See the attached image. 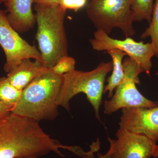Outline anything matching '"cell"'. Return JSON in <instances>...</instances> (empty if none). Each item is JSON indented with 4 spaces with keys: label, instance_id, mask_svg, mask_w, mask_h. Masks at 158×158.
<instances>
[{
    "label": "cell",
    "instance_id": "obj_8",
    "mask_svg": "<svg viewBox=\"0 0 158 158\" xmlns=\"http://www.w3.org/2000/svg\"><path fill=\"white\" fill-rule=\"evenodd\" d=\"M0 45L6 57L4 66L7 73L14 69L23 59H34L41 63V54L36 46L23 39L12 28L6 11L0 9Z\"/></svg>",
    "mask_w": 158,
    "mask_h": 158
},
{
    "label": "cell",
    "instance_id": "obj_24",
    "mask_svg": "<svg viewBox=\"0 0 158 158\" xmlns=\"http://www.w3.org/2000/svg\"><path fill=\"white\" fill-rule=\"evenodd\" d=\"M38 158V157H27V158Z\"/></svg>",
    "mask_w": 158,
    "mask_h": 158
},
{
    "label": "cell",
    "instance_id": "obj_16",
    "mask_svg": "<svg viewBox=\"0 0 158 158\" xmlns=\"http://www.w3.org/2000/svg\"><path fill=\"white\" fill-rule=\"evenodd\" d=\"M149 37L156 50V56L158 58V0L154 4L151 21L149 26L141 34V39Z\"/></svg>",
    "mask_w": 158,
    "mask_h": 158
},
{
    "label": "cell",
    "instance_id": "obj_13",
    "mask_svg": "<svg viewBox=\"0 0 158 158\" xmlns=\"http://www.w3.org/2000/svg\"><path fill=\"white\" fill-rule=\"evenodd\" d=\"M111 57L113 63V73L107 79V85L105 86L104 94L109 92L108 98H111L113 95L115 88L121 84L124 77L123 66V58L127 56L125 53L118 49H112L106 52Z\"/></svg>",
    "mask_w": 158,
    "mask_h": 158
},
{
    "label": "cell",
    "instance_id": "obj_17",
    "mask_svg": "<svg viewBox=\"0 0 158 158\" xmlns=\"http://www.w3.org/2000/svg\"><path fill=\"white\" fill-rule=\"evenodd\" d=\"M108 140L110 143V149L105 154L98 153V157L94 155V153L98 152L100 148V141L99 138H97L95 142L93 141L92 144L90 145V150L87 152H85L84 151L82 152L81 153L79 156L80 158H111L112 152L113 149V145H114V140L108 138Z\"/></svg>",
    "mask_w": 158,
    "mask_h": 158
},
{
    "label": "cell",
    "instance_id": "obj_9",
    "mask_svg": "<svg viewBox=\"0 0 158 158\" xmlns=\"http://www.w3.org/2000/svg\"><path fill=\"white\" fill-rule=\"evenodd\" d=\"M119 127L130 132L144 135L153 143L158 141V106L122 109Z\"/></svg>",
    "mask_w": 158,
    "mask_h": 158
},
{
    "label": "cell",
    "instance_id": "obj_7",
    "mask_svg": "<svg viewBox=\"0 0 158 158\" xmlns=\"http://www.w3.org/2000/svg\"><path fill=\"white\" fill-rule=\"evenodd\" d=\"M90 42L93 49L98 52H106L112 49L120 50L149 76L152 66V59L156 56L155 49L151 42H138L131 37H126L123 40L114 39L100 30L94 32Z\"/></svg>",
    "mask_w": 158,
    "mask_h": 158
},
{
    "label": "cell",
    "instance_id": "obj_26",
    "mask_svg": "<svg viewBox=\"0 0 158 158\" xmlns=\"http://www.w3.org/2000/svg\"><path fill=\"white\" fill-rule=\"evenodd\" d=\"M1 4H2V3H1V2H0V5H1Z\"/></svg>",
    "mask_w": 158,
    "mask_h": 158
},
{
    "label": "cell",
    "instance_id": "obj_19",
    "mask_svg": "<svg viewBox=\"0 0 158 158\" xmlns=\"http://www.w3.org/2000/svg\"><path fill=\"white\" fill-rule=\"evenodd\" d=\"M87 0H59L60 6L65 9L77 11L85 6Z\"/></svg>",
    "mask_w": 158,
    "mask_h": 158
},
{
    "label": "cell",
    "instance_id": "obj_11",
    "mask_svg": "<svg viewBox=\"0 0 158 158\" xmlns=\"http://www.w3.org/2000/svg\"><path fill=\"white\" fill-rule=\"evenodd\" d=\"M33 3V0H8L5 3L9 23L18 33L27 32L36 23Z\"/></svg>",
    "mask_w": 158,
    "mask_h": 158
},
{
    "label": "cell",
    "instance_id": "obj_4",
    "mask_svg": "<svg viewBox=\"0 0 158 158\" xmlns=\"http://www.w3.org/2000/svg\"><path fill=\"white\" fill-rule=\"evenodd\" d=\"M113 69L112 61L102 62L90 71L74 70L63 75V83L57 104L70 112L72 98L80 93L85 94L92 105L95 116L101 121L99 109L101 105L105 82L108 74Z\"/></svg>",
    "mask_w": 158,
    "mask_h": 158
},
{
    "label": "cell",
    "instance_id": "obj_23",
    "mask_svg": "<svg viewBox=\"0 0 158 158\" xmlns=\"http://www.w3.org/2000/svg\"><path fill=\"white\" fill-rule=\"evenodd\" d=\"M7 1H8V0H0V2H1L2 3H5L7 2Z\"/></svg>",
    "mask_w": 158,
    "mask_h": 158
},
{
    "label": "cell",
    "instance_id": "obj_6",
    "mask_svg": "<svg viewBox=\"0 0 158 158\" xmlns=\"http://www.w3.org/2000/svg\"><path fill=\"white\" fill-rule=\"evenodd\" d=\"M124 77L121 84L115 88V94L110 100L105 102L104 113L111 114L123 108H152L158 106V102L150 100L137 89L136 84H141L140 74L144 71L129 57L123 62Z\"/></svg>",
    "mask_w": 158,
    "mask_h": 158
},
{
    "label": "cell",
    "instance_id": "obj_22",
    "mask_svg": "<svg viewBox=\"0 0 158 158\" xmlns=\"http://www.w3.org/2000/svg\"><path fill=\"white\" fill-rule=\"evenodd\" d=\"M153 157L154 158H156L158 157V145L157 144L155 145Z\"/></svg>",
    "mask_w": 158,
    "mask_h": 158
},
{
    "label": "cell",
    "instance_id": "obj_20",
    "mask_svg": "<svg viewBox=\"0 0 158 158\" xmlns=\"http://www.w3.org/2000/svg\"><path fill=\"white\" fill-rule=\"evenodd\" d=\"M11 110L0 101V121L11 114Z\"/></svg>",
    "mask_w": 158,
    "mask_h": 158
},
{
    "label": "cell",
    "instance_id": "obj_10",
    "mask_svg": "<svg viewBox=\"0 0 158 158\" xmlns=\"http://www.w3.org/2000/svg\"><path fill=\"white\" fill-rule=\"evenodd\" d=\"M114 140L111 158H150L153 157L155 145L144 135L131 133L119 127Z\"/></svg>",
    "mask_w": 158,
    "mask_h": 158
},
{
    "label": "cell",
    "instance_id": "obj_12",
    "mask_svg": "<svg viewBox=\"0 0 158 158\" xmlns=\"http://www.w3.org/2000/svg\"><path fill=\"white\" fill-rule=\"evenodd\" d=\"M31 59H23L7 75L9 81L19 90H23L34 79L48 69L44 67L40 62L36 60L33 62Z\"/></svg>",
    "mask_w": 158,
    "mask_h": 158
},
{
    "label": "cell",
    "instance_id": "obj_5",
    "mask_svg": "<svg viewBox=\"0 0 158 158\" xmlns=\"http://www.w3.org/2000/svg\"><path fill=\"white\" fill-rule=\"evenodd\" d=\"M86 13L97 30L108 35L115 28L120 29L126 37L135 34L131 0H91Z\"/></svg>",
    "mask_w": 158,
    "mask_h": 158
},
{
    "label": "cell",
    "instance_id": "obj_2",
    "mask_svg": "<svg viewBox=\"0 0 158 158\" xmlns=\"http://www.w3.org/2000/svg\"><path fill=\"white\" fill-rule=\"evenodd\" d=\"M63 75L48 69L22 91L11 113L38 122L53 120L59 115L57 100Z\"/></svg>",
    "mask_w": 158,
    "mask_h": 158
},
{
    "label": "cell",
    "instance_id": "obj_1",
    "mask_svg": "<svg viewBox=\"0 0 158 158\" xmlns=\"http://www.w3.org/2000/svg\"><path fill=\"white\" fill-rule=\"evenodd\" d=\"M67 145L51 138L38 122L11 113L0 121V158L39 157L50 152L64 156Z\"/></svg>",
    "mask_w": 158,
    "mask_h": 158
},
{
    "label": "cell",
    "instance_id": "obj_21",
    "mask_svg": "<svg viewBox=\"0 0 158 158\" xmlns=\"http://www.w3.org/2000/svg\"><path fill=\"white\" fill-rule=\"evenodd\" d=\"M33 3L35 4H59V0H33Z\"/></svg>",
    "mask_w": 158,
    "mask_h": 158
},
{
    "label": "cell",
    "instance_id": "obj_25",
    "mask_svg": "<svg viewBox=\"0 0 158 158\" xmlns=\"http://www.w3.org/2000/svg\"><path fill=\"white\" fill-rule=\"evenodd\" d=\"M156 74L158 75V71L157 72V73Z\"/></svg>",
    "mask_w": 158,
    "mask_h": 158
},
{
    "label": "cell",
    "instance_id": "obj_14",
    "mask_svg": "<svg viewBox=\"0 0 158 158\" xmlns=\"http://www.w3.org/2000/svg\"><path fill=\"white\" fill-rule=\"evenodd\" d=\"M22 91L11 85L7 77L0 78V101L11 111L18 102Z\"/></svg>",
    "mask_w": 158,
    "mask_h": 158
},
{
    "label": "cell",
    "instance_id": "obj_15",
    "mask_svg": "<svg viewBox=\"0 0 158 158\" xmlns=\"http://www.w3.org/2000/svg\"><path fill=\"white\" fill-rule=\"evenodd\" d=\"M154 0H131L134 22H141L144 20L150 23L154 7Z\"/></svg>",
    "mask_w": 158,
    "mask_h": 158
},
{
    "label": "cell",
    "instance_id": "obj_3",
    "mask_svg": "<svg viewBox=\"0 0 158 158\" xmlns=\"http://www.w3.org/2000/svg\"><path fill=\"white\" fill-rule=\"evenodd\" d=\"M36 39L42 58L41 64L52 69L60 58L68 55V41L64 21L66 10L59 4H35Z\"/></svg>",
    "mask_w": 158,
    "mask_h": 158
},
{
    "label": "cell",
    "instance_id": "obj_18",
    "mask_svg": "<svg viewBox=\"0 0 158 158\" xmlns=\"http://www.w3.org/2000/svg\"><path fill=\"white\" fill-rule=\"evenodd\" d=\"M76 62L73 57L65 56L60 58L52 69L55 73L63 75L75 69Z\"/></svg>",
    "mask_w": 158,
    "mask_h": 158
}]
</instances>
